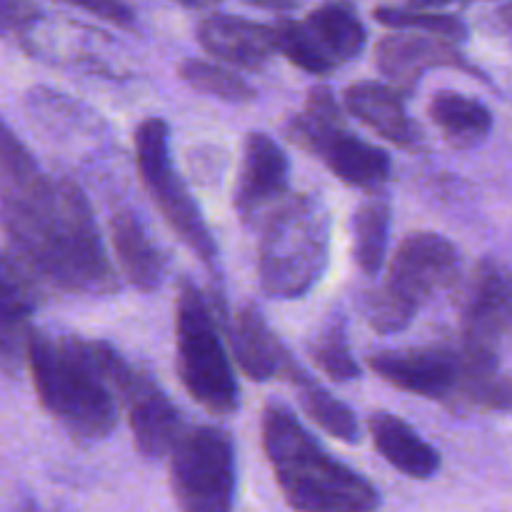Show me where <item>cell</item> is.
Here are the masks:
<instances>
[{
	"mask_svg": "<svg viewBox=\"0 0 512 512\" xmlns=\"http://www.w3.org/2000/svg\"><path fill=\"white\" fill-rule=\"evenodd\" d=\"M263 450L285 503L295 512H375L380 493L373 483L335 460L290 408L263 410Z\"/></svg>",
	"mask_w": 512,
	"mask_h": 512,
	"instance_id": "6da1fadb",
	"label": "cell"
},
{
	"mask_svg": "<svg viewBox=\"0 0 512 512\" xmlns=\"http://www.w3.org/2000/svg\"><path fill=\"white\" fill-rule=\"evenodd\" d=\"M300 23L308 38L313 40L320 58L333 70L358 58L368 45V30L363 20L345 0H328Z\"/></svg>",
	"mask_w": 512,
	"mask_h": 512,
	"instance_id": "ffe728a7",
	"label": "cell"
},
{
	"mask_svg": "<svg viewBox=\"0 0 512 512\" xmlns=\"http://www.w3.org/2000/svg\"><path fill=\"white\" fill-rule=\"evenodd\" d=\"M285 378L293 383L305 415H308L315 425H320L325 433L343 440V443H358L360 425L353 410H350L343 400L335 398L333 393H328V390H325L323 385L298 363V360L290 363Z\"/></svg>",
	"mask_w": 512,
	"mask_h": 512,
	"instance_id": "603a6c76",
	"label": "cell"
},
{
	"mask_svg": "<svg viewBox=\"0 0 512 512\" xmlns=\"http://www.w3.org/2000/svg\"><path fill=\"white\" fill-rule=\"evenodd\" d=\"M258 248L260 288L273 300H298L325 275L330 213L313 193L285 198L263 220Z\"/></svg>",
	"mask_w": 512,
	"mask_h": 512,
	"instance_id": "3957f363",
	"label": "cell"
},
{
	"mask_svg": "<svg viewBox=\"0 0 512 512\" xmlns=\"http://www.w3.org/2000/svg\"><path fill=\"white\" fill-rule=\"evenodd\" d=\"M40 20L43 10L33 0H0V40L23 45Z\"/></svg>",
	"mask_w": 512,
	"mask_h": 512,
	"instance_id": "f1b7e54d",
	"label": "cell"
},
{
	"mask_svg": "<svg viewBox=\"0 0 512 512\" xmlns=\"http://www.w3.org/2000/svg\"><path fill=\"white\" fill-rule=\"evenodd\" d=\"M308 353L313 363L328 375L330 380L348 383V380L360 378V365L355 363L353 353L348 345V325L340 313L328 315L315 338L310 340Z\"/></svg>",
	"mask_w": 512,
	"mask_h": 512,
	"instance_id": "d4e9b609",
	"label": "cell"
},
{
	"mask_svg": "<svg viewBox=\"0 0 512 512\" xmlns=\"http://www.w3.org/2000/svg\"><path fill=\"white\" fill-rule=\"evenodd\" d=\"M25 365L33 375L35 393L50 418L63 425L78 445H95L118 425V403L93 355L90 340L53 338L30 328Z\"/></svg>",
	"mask_w": 512,
	"mask_h": 512,
	"instance_id": "7a4b0ae2",
	"label": "cell"
},
{
	"mask_svg": "<svg viewBox=\"0 0 512 512\" xmlns=\"http://www.w3.org/2000/svg\"><path fill=\"white\" fill-rule=\"evenodd\" d=\"M428 113L440 133L455 148H473L483 143L493 130V113L478 98L458 93V90H440L433 95Z\"/></svg>",
	"mask_w": 512,
	"mask_h": 512,
	"instance_id": "7402d4cb",
	"label": "cell"
},
{
	"mask_svg": "<svg viewBox=\"0 0 512 512\" xmlns=\"http://www.w3.org/2000/svg\"><path fill=\"white\" fill-rule=\"evenodd\" d=\"M288 135L298 148L323 160L330 173L350 188L375 193L393 173L390 155L383 148L345 128L338 100L328 85L310 90L305 108L290 118Z\"/></svg>",
	"mask_w": 512,
	"mask_h": 512,
	"instance_id": "52a82bcc",
	"label": "cell"
},
{
	"mask_svg": "<svg viewBox=\"0 0 512 512\" xmlns=\"http://www.w3.org/2000/svg\"><path fill=\"white\" fill-rule=\"evenodd\" d=\"M108 228L115 258H118L125 280L140 293L158 290L165 275V260L158 245L150 240L140 215L128 205H118L110 210Z\"/></svg>",
	"mask_w": 512,
	"mask_h": 512,
	"instance_id": "d6986e66",
	"label": "cell"
},
{
	"mask_svg": "<svg viewBox=\"0 0 512 512\" xmlns=\"http://www.w3.org/2000/svg\"><path fill=\"white\" fill-rule=\"evenodd\" d=\"M375 20L395 30H418V33H430L448 43H463L468 38V25L450 13H433V10L420 8H383L375 10Z\"/></svg>",
	"mask_w": 512,
	"mask_h": 512,
	"instance_id": "4316f807",
	"label": "cell"
},
{
	"mask_svg": "<svg viewBox=\"0 0 512 512\" xmlns=\"http://www.w3.org/2000/svg\"><path fill=\"white\" fill-rule=\"evenodd\" d=\"M15 512H63L58 508H45V505L35 503V500H25V503H20L18 508H15Z\"/></svg>",
	"mask_w": 512,
	"mask_h": 512,
	"instance_id": "d6a6232c",
	"label": "cell"
},
{
	"mask_svg": "<svg viewBox=\"0 0 512 512\" xmlns=\"http://www.w3.org/2000/svg\"><path fill=\"white\" fill-rule=\"evenodd\" d=\"M135 163L155 208L200 263L218 275V245L170 155V128L163 118H148L135 130Z\"/></svg>",
	"mask_w": 512,
	"mask_h": 512,
	"instance_id": "ba28073f",
	"label": "cell"
},
{
	"mask_svg": "<svg viewBox=\"0 0 512 512\" xmlns=\"http://www.w3.org/2000/svg\"><path fill=\"white\" fill-rule=\"evenodd\" d=\"M290 188V163L285 150L268 133H248L243 145L235 210L245 225H260L285 198Z\"/></svg>",
	"mask_w": 512,
	"mask_h": 512,
	"instance_id": "4fadbf2b",
	"label": "cell"
},
{
	"mask_svg": "<svg viewBox=\"0 0 512 512\" xmlns=\"http://www.w3.org/2000/svg\"><path fill=\"white\" fill-rule=\"evenodd\" d=\"M273 35H275V53H283L285 58H288L293 65H298L300 70L313 75L333 73V68H330V65L320 58L318 50H315L313 40L308 38V33H305L300 20H290V18L278 20V23L273 25Z\"/></svg>",
	"mask_w": 512,
	"mask_h": 512,
	"instance_id": "83f0119b",
	"label": "cell"
},
{
	"mask_svg": "<svg viewBox=\"0 0 512 512\" xmlns=\"http://www.w3.org/2000/svg\"><path fill=\"white\" fill-rule=\"evenodd\" d=\"M213 310L218 325H223V330L228 333V343L235 355V363L240 365V370L250 380L268 383V380H275L278 375L288 373L290 363L295 358H290V353L280 343L278 335L273 333V328L268 325L265 315L260 313L258 305L245 303L235 313H228L223 298L215 295Z\"/></svg>",
	"mask_w": 512,
	"mask_h": 512,
	"instance_id": "9a60e30c",
	"label": "cell"
},
{
	"mask_svg": "<svg viewBox=\"0 0 512 512\" xmlns=\"http://www.w3.org/2000/svg\"><path fill=\"white\" fill-rule=\"evenodd\" d=\"M390 223H393V210L385 195H370L353 215V258L360 273L375 275L380 273L388 255L390 243Z\"/></svg>",
	"mask_w": 512,
	"mask_h": 512,
	"instance_id": "cb8c5ba5",
	"label": "cell"
},
{
	"mask_svg": "<svg viewBox=\"0 0 512 512\" xmlns=\"http://www.w3.org/2000/svg\"><path fill=\"white\" fill-rule=\"evenodd\" d=\"M373 373L385 383L420 398L438 400L450 408L463 378V360L450 345H418V348L378 350L368 358Z\"/></svg>",
	"mask_w": 512,
	"mask_h": 512,
	"instance_id": "7c38bea8",
	"label": "cell"
},
{
	"mask_svg": "<svg viewBox=\"0 0 512 512\" xmlns=\"http://www.w3.org/2000/svg\"><path fill=\"white\" fill-rule=\"evenodd\" d=\"M168 458L170 490L180 512H233L238 465L233 438L223 428H185Z\"/></svg>",
	"mask_w": 512,
	"mask_h": 512,
	"instance_id": "9c48e42d",
	"label": "cell"
},
{
	"mask_svg": "<svg viewBox=\"0 0 512 512\" xmlns=\"http://www.w3.org/2000/svg\"><path fill=\"white\" fill-rule=\"evenodd\" d=\"M55 3L85 10V13L95 15V18L105 20V23L115 25V28L135 30V25H138L135 10L125 0H55Z\"/></svg>",
	"mask_w": 512,
	"mask_h": 512,
	"instance_id": "f546056e",
	"label": "cell"
},
{
	"mask_svg": "<svg viewBox=\"0 0 512 512\" xmlns=\"http://www.w3.org/2000/svg\"><path fill=\"white\" fill-rule=\"evenodd\" d=\"M198 43L213 58L243 70H263L275 53L273 25L253 23L238 15H210L200 20Z\"/></svg>",
	"mask_w": 512,
	"mask_h": 512,
	"instance_id": "e0dca14e",
	"label": "cell"
},
{
	"mask_svg": "<svg viewBox=\"0 0 512 512\" xmlns=\"http://www.w3.org/2000/svg\"><path fill=\"white\" fill-rule=\"evenodd\" d=\"M175 3L185 5V8H210V5H218L223 0H175Z\"/></svg>",
	"mask_w": 512,
	"mask_h": 512,
	"instance_id": "836d02e7",
	"label": "cell"
},
{
	"mask_svg": "<svg viewBox=\"0 0 512 512\" xmlns=\"http://www.w3.org/2000/svg\"><path fill=\"white\" fill-rule=\"evenodd\" d=\"M93 355L115 395L128 413L135 448L143 458L163 460L188 428L180 410L170 403L158 380L138 365H130L118 350L105 340H90Z\"/></svg>",
	"mask_w": 512,
	"mask_h": 512,
	"instance_id": "30bf717a",
	"label": "cell"
},
{
	"mask_svg": "<svg viewBox=\"0 0 512 512\" xmlns=\"http://www.w3.org/2000/svg\"><path fill=\"white\" fill-rule=\"evenodd\" d=\"M178 75L185 85H190L198 93L210 95V98L228 100V103H253L255 100V88L248 80H243L233 70L208 63V60L185 58L178 65Z\"/></svg>",
	"mask_w": 512,
	"mask_h": 512,
	"instance_id": "484cf974",
	"label": "cell"
},
{
	"mask_svg": "<svg viewBox=\"0 0 512 512\" xmlns=\"http://www.w3.org/2000/svg\"><path fill=\"white\" fill-rule=\"evenodd\" d=\"M43 298V285L10 250H0V370L18 378L25 365L30 318Z\"/></svg>",
	"mask_w": 512,
	"mask_h": 512,
	"instance_id": "2e32d148",
	"label": "cell"
},
{
	"mask_svg": "<svg viewBox=\"0 0 512 512\" xmlns=\"http://www.w3.org/2000/svg\"><path fill=\"white\" fill-rule=\"evenodd\" d=\"M243 3L263 10H290L298 5V0H243Z\"/></svg>",
	"mask_w": 512,
	"mask_h": 512,
	"instance_id": "4dcf8cb0",
	"label": "cell"
},
{
	"mask_svg": "<svg viewBox=\"0 0 512 512\" xmlns=\"http://www.w3.org/2000/svg\"><path fill=\"white\" fill-rule=\"evenodd\" d=\"M463 278V258L448 238L430 230L408 235L400 243L388 280L363 298V313L378 333H403L418 310L448 293Z\"/></svg>",
	"mask_w": 512,
	"mask_h": 512,
	"instance_id": "277c9868",
	"label": "cell"
},
{
	"mask_svg": "<svg viewBox=\"0 0 512 512\" xmlns=\"http://www.w3.org/2000/svg\"><path fill=\"white\" fill-rule=\"evenodd\" d=\"M345 108L363 125L403 150H420L425 138L420 125L408 115L403 95L373 80L353 83L345 90Z\"/></svg>",
	"mask_w": 512,
	"mask_h": 512,
	"instance_id": "ac0fdd59",
	"label": "cell"
},
{
	"mask_svg": "<svg viewBox=\"0 0 512 512\" xmlns=\"http://www.w3.org/2000/svg\"><path fill=\"white\" fill-rule=\"evenodd\" d=\"M175 315L180 383L210 415H233L240 405L238 378L213 305L193 280H180Z\"/></svg>",
	"mask_w": 512,
	"mask_h": 512,
	"instance_id": "8992f818",
	"label": "cell"
},
{
	"mask_svg": "<svg viewBox=\"0 0 512 512\" xmlns=\"http://www.w3.org/2000/svg\"><path fill=\"white\" fill-rule=\"evenodd\" d=\"M510 330L508 270L495 258L475 268L460 315L458 353L470 368L500 370V348Z\"/></svg>",
	"mask_w": 512,
	"mask_h": 512,
	"instance_id": "8fae6325",
	"label": "cell"
},
{
	"mask_svg": "<svg viewBox=\"0 0 512 512\" xmlns=\"http://www.w3.org/2000/svg\"><path fill=\"white\" fill-rule=\"evenodd\" d=\"M408 3L420 10H430V8H443V5H450V3H470V0H408Z\"/></svg>",
	"mask_w": 512,
	"mask_h": 512,
	"instance_id": "1f68e13d",
	"label": "cell"
},
{
	"mask_svg": "<svg viewBox=\"0 0 512 512\" xmlns=\"http://www.w3.org/2000/svg\"><path fill=\"white\" fill-rule=\"evenodd\" d=\"M375 63L388 80V88H393L398 95H413L423 75L433 68H458L485 80V75L468 63L455 43L418 33L385 35L375 50Z\"/></svg>",
	"mask_w": 512,
	"mask_h": 512,
	"instance_id": "5bb4252c",
	"label": "cell"
},
{
	"mask_svg": "<svg viewBox=\"0 0 512 512\" xmlns=\"http://www.w3.org/2000/svg\"><path fill=\"white\" fill-rule=\"evenodd\" d=\"M55 195L58 208L40 270L43 285L95 298L118 293V273L80 185L70 178H55Z\"/></svg>",
	"mask_w": 512,
	"mask_h": 512,
	"instance_id": "5b68a950",
	"label": "cell"
},
{
	"mask_svg": "<svg viewBox=\"0 0 512 512\" xmlns=\"http://www.w3.org/2000/svg\"><path fill=\"white\" fill-rule=\"evenodd\" d=\"M368 428L375 450L398 473L408 475L413 480H428L440 470L438 450L425 443L400 415L373 413Z\"/></svg>",
	"mask_w": 512,
	"mask_h": 512,
	"instance_id": "44dd1931",
	"label": "cell"
}]
</instances>
